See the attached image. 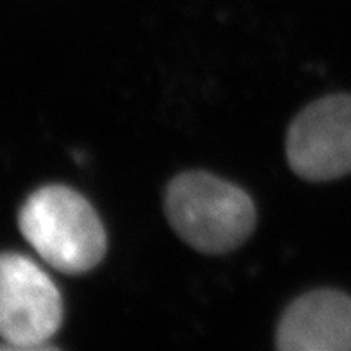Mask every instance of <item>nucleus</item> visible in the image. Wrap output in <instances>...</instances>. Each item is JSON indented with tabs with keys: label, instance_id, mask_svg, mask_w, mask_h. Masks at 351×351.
Listing matches in <instances>:
<instances>
[{
	"label": "nucleus",
	"instance_id": "nucleus-3",
	"mask_svg": "<svg viewBox=\"0 0 351 351\" xmlns=\"http://www.w3.org/2000/svg\"><path fill=\"white\" fill-rule=\"evenodd\" d=\"M63 300L51 276L19 253L0 254V350H51Z\"/></svg>",
	"mask_w": 351,
	"mask_h": 351
},
{
	"label": "nucleus",
	"instance_id": "nucleus-4",
	"mask_svg": "<svg viewBox=\"0 0 351 351\" xmlns=\"http://www.w3.org/2000/svg\"><path fill=\"white\" fill-rule=\"evenodd\" d=\"M287 160L306 181L351 174V95H328L301 111L287 133Z\"/></svg>",
	"mask_w": 351,
	"mask_h": 351
},
{
	"label": "nucleus",
	"instance_id": "nucleus-5",
	"mask_svg": "<svg viewBox=\"0 0 351 351\" xmlns=\"http://www.w3.org/2000/svg\"><path fill=\"white\" fill-rule=\"evenodd\" d=\"M283 351H351V298L319 289L298 298L276 330Z\"/></svg>",
	"mask_w": 351,
	"mask_h": 351
},
{
	"label": "nucleus",
	"instance_id": "nucleus-1",
	"mask_svg": "<svg viewBox=\"0 0 351 351\" xmlns=\"http://www.w3.org/2000/svg\"><path fill=\"white\" fill-rule=\"evenodd\" d=\"M165 213L172 230L190 247L206 254L237 250L256 222L247 192L204 171L176 176L167 186Z\"/></svg>",
	"mask_w": 351,
	"mask_h": 351
},
{
	"label": "nucleus",
	"instance_id": "nucleus-2",
	"mask_svg": "<svg viewBox=\"0 0 351 351\" xmlns=\"http://www.w3.org/2000/svg\"><path fill=\"white\" fill-rule=\"evenodd\" d=\"M19 226L29 245L65 274L88 273L106 254V231L97 212L69 186L47 185L29 195Z\"/></svg>",
	"mask_w": 351,
	"mask_h": 351
}]
</instances>
